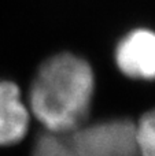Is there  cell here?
I'll use <instances>...</instances> for the list:
<instances>
[{"mask_svg":"<svg viewBox=\"0 0 155 156\" xmlns=\"http://www.w3.org/2000/svg\"><path fill=\"white\" fill-rule=\"evenodd\" d=\"M115 62L125 76L135 80H155V32L136 29L115 48Z\"/></svg>","mask_w":155,"mask_h":156,"instance_id":"3","label":"cell"},{"mask_svg":"<svg viewBox=\"0 0 155 156\" xmlns=\"http://www.w3.org/2000/svg\"><path fill=\"white\" fill-rule=\"evenodd\" d=\"M95 78L91 66L73 54H59L40 66L29 92L32 114L51 133H66L88 119Z\"/></svg>","mask_w":155,"mask_h":156,"instance_id":"1","label":"cell"},{"mask_svg":"<svg viewBox=\"0 0 155 156\" xmlns=\"http://www.w3.org/2000/svg\"><path fill=\"white\" fill-rule=\"evenodd\" d=\"M29 116L18 85L0 80V147L14 145L25 137Z\"/></svg>","mask_w":155,"mask_h":156,"instance_id":"4","label":"cell"},{"mask_svg":"<svg viewBox=\"0 0 155 156\" xmlns=\"http://www.w3.org/2000/svg\"><path fill=\"white\" fill-rule=\"evenodd\" d=\"M32 156H139L136 125L129 119L80 126L66 133H43Z\"/></svg>","mask_w":155,"mask_h":156,"instance_id":"2","label":"cell"},{"mask_svg":"<svg viewBox=\"0 0 155 156\" xmlns=\"http://www.w3.org/2000/svg\"><path fill=\"white\" fill-rule=\"evenodd\" d=\"M139 156H155V108L146 112L136 125Z\"/></svg>","mask_w":155,"mask_h":156,"instance_id":"5","label":"cell"}]
</instances>
